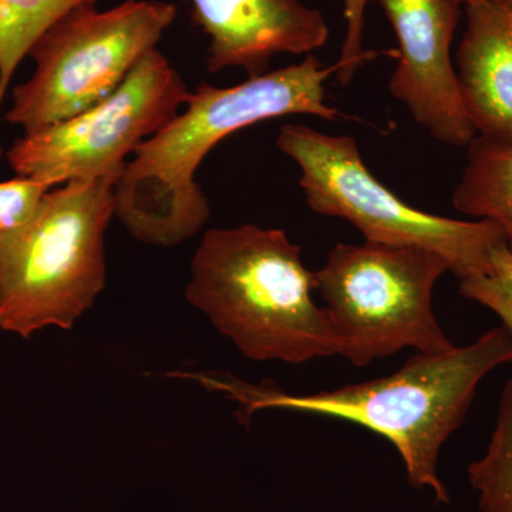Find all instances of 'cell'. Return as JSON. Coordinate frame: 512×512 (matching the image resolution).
<instances>
[{"instance_id": "52a82bcc", "label": "cell", "mask_w": 512, "mask_h": 512, "mask_svg": "<svg viewBox=\"0 0 512 512\" xmlns=\"http://www.w3.org/2000/svg\"><path fill=\"white\" fill-rule=\"evenodd\" d=\"M175 16V5L164 0L70 10L30 50L36 72L13 89L6 120L32 134L96 106L157 49Z\"/></svg>"}, {"instance_id": "5bb4252c", "label": "cell", "mask_w": 512, "mask_h": 512, "mask_svg": "<svg viewBox=\"0 0 512 512\" xmlns=\"http://www.w3.org/2000/svg\"><path fill=\"white\" fill-rule=\"evenodd\" d=\"M468 480L481 511L512 512V375L501 393L487 450L468 466Z\"/></svg>"}, {"instance_id": "5b68a950", "label": "cell", "mask_w": 512, "mask_h": 512, "mask_svg": "<svg viewBox=\"0 0 512 512\" xmlns=\"http://www.w3.org/2000/svg\"><path fill=\"white\" fill-rule=\"evenodd\" d=\"M276 144L301 168L299 187L308 207L349 221L366 242L429 249L460 281L488 274L494 252L505 244L494 222L440 217L400 200L370 173L353 137L285 124Z\"/></svg>"}, {"instance_id": "3957f363", "label": "cell", "mask_w": 512, "mask_h": 512, "mask_svg": "<svg viewBox=\"0 0 512 512\" xmlns=\"http://www.w3.org/2000/svg\"><path fill=\"white\" fill-rule=\"evenodd\" d=\"M301 254L282 229H208L192 256L185 298L255 362L338 356L328 316L312 298L315 272Z\"/></svg>"}, {"instance_id": "9a60e30c", "label": "cell", "mask_w": 512, "mask_h": 512, "mask_svg": "<svg viewBox=\"0 0 512 512\" xmlns=\"http://www.w3.org/2000/svg\"><path fill=\"white\" fill-rule=\"evenodd\" d=\"M460 295L495 313L512 339V252L507 244L494 252L488 274L460 281Z\"/></svg>"}, {"instance_id": "7a4b0ae2", "label": "cell", "mask_w": 512, "mask_h": 512, "mask_svg": "<svg viewBox=\"0 0 512 512\" xmlns=\"http://www.w3.org/2000/svg\"><path fill=\"white\" fill-rule=\"evenodd\" d=\"M511 362V336L498 326L461 348L417 352L392 375L318 393L292 394L275 384H251L229 373L181 376L237 402L241 421L259 410L275 409L335 417L365 427L396 448L413 487H429L437 503L448 504L447 488L437 476L441 448L466 420L480 383Z\"/></svg>"}, {"instance_id": "ba28073f", "label": "cell", "mask_w": 512, "mask_h": 512, "mask_svg": "<svg viewBox=\"0 0 512 512\" xmlns=\"http://www.w3.org/2000/svg\"><path fill=\"white\" fill-rule=\"evenodd\" d=\"M190 93L170 60L154 49L107 99L19 138L8 151L10 167L49 187L121 177L126 158L180 113Z\"/></svg>"}, {"instance_id": "277c9868", "label": "cell", "mask_w": 512, "mask_h": 512, "mask_svg": "<svg viewBox=\"0 0 512 512\" xmlns=\"http://www.w3.org/2000/svg\"><path fill=\"white\" fill-rule=\"evenodd\" d=\"M120 175L47 191L22 227L0 235V330L29 339L69 330L106 286L104 234Z\"/></svg>"}, {"instance_id": "4fadbf2b", "label": "cell", "mask_w": 512, "mask_h": 512, "mask_svg": "<svg viewBox=\"0 0 512 512\" xmlns=\"http://www.w3.org/2000/svg\"><path fill=\"white\" fill-rule=\"evenodd\" d=\"M97 0H0V107L10 80L47 30L70 10Z\"/></svg>"}, {"instance_id": "ac0fdd59", "label": "cell", "mask_w": 512, "mask_h": 512, "mask_svg": "<svg viewBox=\"0 0 512 512\" xmlns=\"http://www.w3.org/2000/svg\"><path fill=\"white\" fill-rule=\"evenodd\" d=\"M451 2L456 3V5L461 6V8H463L464 5L473 2V0H451Z\"/></svg>"}, {"instance_id": "9c48e42d", "label": "cell", "mask_w": 512, "mask_h": 512, "mask_svg": "<svg viewBox=\"0 0 512 512\" xmlns=\"http://www.w3.org/2000/svg\"><path fill=\"white\" fill-rule=\"evenodd\" d=\"M396 33L397 66L389 92L440 143L467 147L477 136L468 119L451 43L461 6L451 0H377Z\"/></svg>"}, {"instance_id": "6da1fadb", "label": "cell", "mask_w": 512, "mask_h": 512, "mask_svg": "<svg viewBox=\"0 0 512 512\" xmlns=\"http://www.w3.org/2000/svg\"><path fill=\"white\" fill-rule=\"evenodd\" d=\"M338 72L309 55L301 63L248 77L232 87L201 84L185 110L141 143L114 190L116 217L138 241L177 247L210 220V205L195 173L221 140L276 117L306 114L335 121L325 83Z\"/></svg>"}, {"instance_id": "8fae6325", "label": "cell", "mask_w": 512, "mask_h": 512, "mask_svg": "<svg viewBox=\"0 0 512 512\" xmlns=\"http://www.w3.org/2000/svg\"><path fill=\"white\" fill-rule=\"evenodd\" d=\"M457 49L461 97L476 133L512 141V0L464 5Z\"/></svg>"}, {"instance_id": "7c38bea8", "label": "cell", "mask_w": 512, "mask_h": 512, "mask_svg": "<svg viewBox=\"0 0 512 512\" xmlns=\"http://www.w3.org/2000/svg\"><path fill=\"white\" fill-rule=\"evenodd\" d=\"M454 210L494 222L512 252V141L480 136L467 146V163L453 194Z\"/></svg>"}, {"instance_id": "2e32d148", "label": "cell", "mask_w": 512, "mask_h": 512, "mask_svg": "<svg viewBox=\"0 0 512 512\" xmlns=\"http://www.w3.org/2000/svg\"><path fill=\"white\" fill-rule=\"evenodd\" d=\"M50 188L25 177L0 183V235L28 222Z\"/></svg>"}, {"instance_id": "30bf717a", "label": "cell", "mask_w": 512, "mask_h": 512, "mask_svg": "<svg viewBox=\"0 0 512 512\" xmlns=\"http://www.w3.org/2000/svg\"><path fill=\"white\" fill-rule=\"evenodd\" d=\"M191 19L210 37L211 73L259 76L272 57L311 55L329 39L325 16L301 0H191Z\"/></svg>"}, {"instance_id": "e0dca14e", "label": "cell", "mask_w": 512, "mask_h": 512, "mask_svg": "<svg viewBox=\"0 0 512 512\" xmlns=\"http://www.w3.org/2000/svg\"><path fill=\"white\" fill-rule=\"evenodd\" d=\"M369 0H343L346 19V36L342 52L336 62V80L343 86L352 82L359 67L367 60L375 59L379 53L363 49L366 9Z\"/></svg>"}, {"instance_id": "8992f818", "label": "cell", "mask_w": 512, "mask_h": 512, "mask_svg": "<svg viewBox=\"0 0 512 512\" xmlns=\"http://www.w3.org/2000/svg\"><path fill=\"white\" fill-rule=\"evenodd\" d=\"M446 272L447 262L429 249L335 245L315 279L338 356L366 367L404 349H453L433 311L434 288Z\"/></svg>"}]
</instances>
